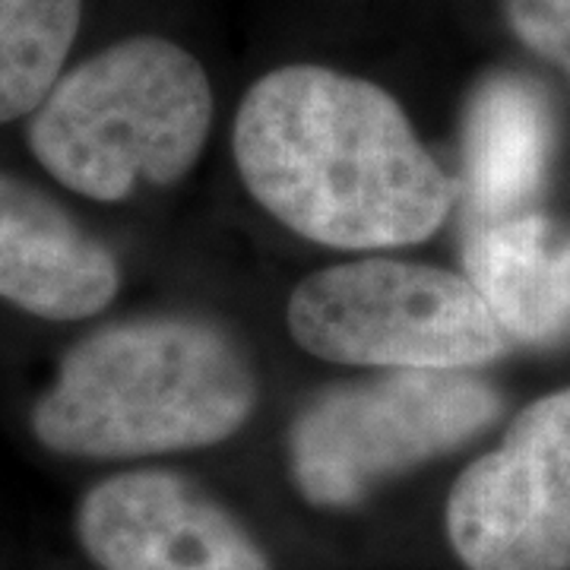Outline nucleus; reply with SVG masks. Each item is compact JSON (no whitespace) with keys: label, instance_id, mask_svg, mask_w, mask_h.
I'll list each match as a JSON object with an SVG mask.
<instances>
[{"label":"nucleus","instance_id":"nucleus-3","mask_svg":"<svg viewBox=\"0 0 570 570\" xmlns=\"http://www.w3.org/2000/svg\"><path fill=\"white\" fill-rule=\"evenodd\" d=\"M213 127L206 70L181 45L124 39L63 73L29 121L41 168L99 204L181 181Z\"/></svg>","mask_w":570,"mask_h":570},{"label":"nucleus","instance_id":"nucleus-5","mask_svg":"<svg viewBox=\"0 0 570 570\" xmlns=\"http://www.w3.org/2000/svg\"><path fill=\"white\" fill-rule=\"evenodd\" d=\"M285 321L298 346L336 365L466 371L510 346L466 276L381 257L311 273Z\"/></svg>","mask_w":570,"mask_h":570},{"label":"nucleus","instance_id":"nucleus-4","mask_svg":"<svg viewBox=\"0 0 570 570\" xmlns=\"http://www.w3.org/2000/svg\"><path fill=\"white\" fill-rule=\"evenodd\" d=\"M501 396L463 367H400L314 396L288 431L295 485L317 508H352L381 482L463 448Z\"/></svg>","mask_w":570,"mask_h":570},{"label":"nucleus","instance_id":"nucleus-1","mask_svg":"<svg viewBox=\"0 0 570 570\" xmlns=\"http://www.w3.org/2000/svg\"><path fill=\"white\" fill-rule=\"evenodd\" d=\"M232 149L269 216L336 250L419 245L460 194L387 89L317 63L254 82Z\"/></svg>","mask_w":570,"mask_h":570},{"label":"nucleus","instance_id":"nucleus-6","mask_svg":"<svg viewBox=\"0 0 570 570\" xmlns=\"http://www.w3.org/2000/svg\"><path fill=\"white\" fill-rule=\"evenodd\" d=\"M448 535L469 570H570V390L530 403L463 469Z\"/></svg>","mask_w":570,"mask_h":570},{"label":"nucleus","instance_id":"nucleus-10","mask_svg":"<svg viewBox=\"0 0 570 570\" xmlns=\"http://www.w3.org/2000/svg\"><path fill=\"white\" fill-rule=\"evenodd\" d=\"M554 118L546 92L520 73H494L472 96L463 127L472 225L530 213L549 171Z\"/></svg>","mask_w":570,"mask_h":570},{"label":"nucleus","instance_id":"nucleus-12","mask_svg":"<svg viewBox=\"0 0 570 570\" xmlns=\"http://www.w3.org/2000/svg\"><path fill=\"white\" fill-rule=\"evenodd\" d=\"M508 22L530 51L570 77V0H508Z\"/></svg>","mask_w":570,"mask_h":570},{"label":"nucleus","instance_id":"nucleus-2","mask_svg":"<svg viewBox=\"0 0 570 570\" xmlns=\"http://www.w3.org/2000/svg\"><path fill=\"white\" fill-rule=\"evenodd\" d=\"M254 406V367L228 333L194 317H142L82 336L29 425L61 456L134 460L223 444Z\"/></svg>","mask_w":570,"mask_h":570},{"label":"nucleus","instance_id":"nucleus-7","mask_svg":"<svg viewBox=\"0 0 570 570\" xmlns=\"http://www.w3.org/2000/svg\"><path fill=\"white\" fill-rule=\"evenodd\" d=\"M77 539L99 570H273L254 535L175 472H121L82 494Z\"/></svg>","mask_w":570,"mask_h":570},{"label":"nucleus","instance_id":"nucleus-8","mask_svg":"<svg viewBox=\"0 0 570 570\" xmlns=\"http://www.w3.org/2000/svg\"><path fill=\"white\" fill-rule=\"evenodd\" d=\"M115 254L39 187L0 171V302L41 321H82L115 302Z\"/></svg>","mask_w":570,"mask_h":570},{"label":"nucleus","instance_id":"nucleus-11","mask_svg":"<svg viewBox=\"0 0 570 570\" xmlns=\"http://www.w3.org/2000/svg\"><path fill=\"white\" fill-rule=\"evenodd\" d=\"M82 0H0V124L32 115L77 41Z\"/></svg>","mask_w":570,"mask_h":570},{"label":"nucleus","instance_id":"nucleus-9","mask_svg":"<svg viewBox=\"0 0 570 570\" xmlns=\"http://www.w3.org/2000/svg\"><path fill=\"white\" fill-rule=\"evenodd\" d=\"M469 285L513 343L570 336V225L542 213L472 225L463 250Z\"/></svg>","mask_w":570,"mask_h":570}]
</instances>
